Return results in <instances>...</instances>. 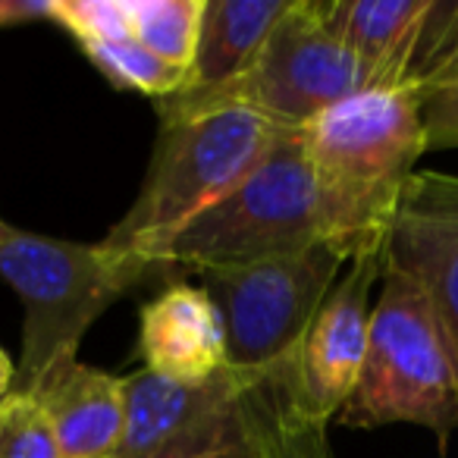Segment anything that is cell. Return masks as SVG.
Instances as JSON below:
<instances>
[{
    "label": "cell",
    "instance_id": "6da1fadb",
    "mask_svg": "<svg viewBox=\"0 0 458 458\" xmlns=\"http://www.w3.org/2000/svg\"><path fill=\"white\" fill-rule=\"evenodd\" d=\"M336 242L352 258L383 249V239L320 179L299 129H283L270 154L239 189L182 226L154 255L189 270L239 267Z\"/></svg>",
    "mask_w": 458,
    "mask_h": 458
},
{
    "label": "cell",
    "instance_id": "7a4b0ae2",
    "mask_svg": "<svg viewBox=\"0 0 458 458\" xmlns=\"http://www.w3.org/2000/svg\"><path fill=\"white\" fill-rule=\"evenodd\" d=\"M151 264L107 242H66L7 226L0 233V276L26 308L20 393H35L76 352L89 327L145 280Z\"/></svg>",
    "mask_w": 458,
    "mask_h": 458
},
{
    "label": "cell",
    "instance_id": "3957f363",
    "mask_svg": "<svg viewBox=\"0 0 458 458\" xmlns=\"http://www.w3.org/2000/svg\"><path fill=\"white\" fill-rule=\"evenodd\" d=\"M280 132L264 116L239 107L164 123L139 198L104 242L154 267L160 245L239 189Z\"/></svg>",
    "mask_w": 458,
    "mask_h": 458
},
{
    "label": "cell",
    "instance_id": "277c9868",
    "mask_svg": "<svg viewBox=\"0 0 458 458\" xmlns=\"http://www.w3.org/2000/svg\"><path fill=\"white\" fill-rule=\"evenodd\" d=\"M345 427L418 424L449 437L458 427V377L424 293L383 267L370 311L368 355L355 389L339 408Z\"/></svg>",
    "mask_w": 458,
    "mask_h": 458
},
{
    "label": "cell",
    "instance_id": "5b68a950",
    "mask_svg": "<svg viewBox=\"0 0 458 458\" xmlns=\"http://www.w3.org/2000/svg\"><path fill=\"white\" fill-rule=\"evenodd\" d=\"M364 89L358 57L327 29L314 0H293L242 72L208 91L160 98V123L216 110H251L280 129H301Z\"/></svg>",
    "mask_w": 458,
    "mask_h": 458
},
{
    "label": "cell",
    "instance_id": "8992f818",
    "mask_svg": "<svg viewBox=\"0 0 458 458\" xmlns=\"http://www.w3.org/2000/svg\"><path fill=\"white\" fill-rule=\"evenodd\" d=\"M299 132L320 179L386 239L414 164L430 151L418 85L358 89Z\"/></svg>",
    "mask_w": 458,
    "mask_h": 458
},
{
    "label": "cell",
    "instance_id": "52a82bcc",
    "mask_svg": "<svg viewBox=\"0 0 458 458\" xmlns=\"http://www.w3.org/2000/svg\"><path fill=\"white\" fill-rule=\"evenodd\" d=\"M286 370L173 383L151 370L126 377V433L116 458H270L267 418Z\"/></svg>",
    "mask_w": 458,
    "mask_h": 458
},
{
    "label": "cell",
    "instance_id": "ba28073f",
    "mask_svg": "<svg viewBox=\"0 0 458 458\" xmlns=\"http://www.w3.org/2000/svg\"><path fill=\"white\" fill-rule=\"evenodd\" d=\"M352 258L336 242L239 267L198 270L226 343V368L276 374L299 355L314 314Z\"/></svg>",
    "mask_w": 458,
    "mask_h": 458
},
{
    "label": "cell",
    "instance_id": "9c48e42d",
    "mask_svg": "<svg viewBox=\"0 0 458 458\" xmlns=\"http://www.w3.org/2000/svg\"><path fill=\"white\" fill-rule=\"evenodd\" d=\"M383 280L380 251L352 261L314 314L299 355L286 368L295 408L305 420L324 424L345 405L361 374L370 333V293Z\"/></svg>",
    "mask_w": 458,
    "mask_h": 458
},
{
    "label": "cell",
    "instance_id": "30bf717a",
    "mask_svg": "<svg viewBox=\"0 0 458 458\" xmlns=\"http://www.w3.org/2000/svg\"><path fill=\"white\" fill-rule=\"evenodd\" d=\"M383 267L424 293L458 377V176L414 173L383 239Z\"/></svg>",
    "mask_w": 458,
    "mask_h": 458
},
{
    "label": "cell",
    "instance_id": "8fae6325",
    "mask_svg": "<svg viewBox=\"0 0 458 458\" xmlns=\"http://www.w3.org/2000/svg\"><path fill=\"white\" fill-rule=\"evenodd\" d=\"M320 20L358 57L368 85L414 82L443 0H314Z\"/></svg>",
    "mask_w": 458,
    "mask_h": 458
},
{
    "label": "cell",
    "instance_id": "7c38bea8",
    "mask_svg": "<svg viewBox=\"0 0 458 458\" xmlns=\"http://www.w3.org/2000/svg\"><path fill=\"white\" fill-rule=\"evenodd\" d=\"M145 370L173 383H201L226 368V343L214 301L201 286L173 283L139 311Z\"/></svg>",
    "mask_w": 458,
    "mask_h": 458
},
{
    "label": "cell",
    "instance_id": "4fadbf2b",
    "mask_svg": "<svg viewBox=\"0 0 458 458\" xmlns=\"http://www.w3.org/2000/svg\"><path fill=\"white\" fill-rule=\"evenodd\" d=\"M32 395L51 418L60 458H116L126 433V377L66 361Z\"/></svg>",
    "mask_w": 458,
    "mask_h": 458
},
{
    "label": "cell",
    "instance_id": "5bb4252c",
    "mask_svg": "<svg viewBox=\"0 0 458 458\" xmlns=\"http://www.w3.org/2000/svg\"><path fill=\"white\" fill-rule=\"evenodd\" d=\"M293 0H208L182 91H208L242 72Z\"/></svg>",
    "mask_w": 458,
    "mask_h": 458
},
{
    "label": "cell",
    "instance_id": "9a60e30c",
    "mask_svg": "<svg viewBox=\"0 0 458 458\" xmlns=\"http://www.w3.org/2000/svg\"><path fill=\"white\" fill-rule=\"evenodd\" d=\"M414 85L424 98L430 148L458 145V0H443L437 32Z\"/></svg>",
    "mask_w": 458,
    "mask_h": 458
},
{
    "label": "cell",
    "instance_id": "2e32d148",
    "mask_svg": "<svg viewBox=\"0 0 458 458\" xmlns=\"http://www.w3.org/2000/svg\"><path fill=\"white\" fill-rule=\"evenodd\" d=\"M129 38L189 76L208 0H123Z\"/></svg>",
    "mask_w": 458,
    "mask_h": 458
},
{
    "label": "cell",
    "instance_id": "e0dca14e",
    "mask_svg": "<svg viewBox=\"0 0 458 458\" xmlns=\"http://www.w3.org/2000/svg\"><path fill=\"white\" fill-rule=\"evenodd\" d=\"M89 60L120 89H135L151 95L154 101L170 98L185 89V72L176 66L164 64L154 54H148L132 38H114V41H89L82 45Z\"/></svg>",
    "mask_w": 458,
    "mask_h": 458
},
{
    "label": "cell",
    "instance_id": "ac0fdd59",
    "mask_svg": "<svg viewBox=\"0 0 458 458\" xmlns=\"http://www.w3.org/2000/svg\"><path fill=\"white\" fill-rule=\"evenodd\" d=\"M0 458H60L51 418L38 395L13 389L0 399Z\"/></svg>",
    "mask_w": 458,
    "mask_h": 458
},
{
    "label": "cell",
    "instance_id": "d6986e66",
    "mask_svg": "<svg viewBox=\"0 0 458 458\" xmlns=\"http://www.w3.org/2000/svg\"><path fill=\"white\" fill-rule=\"evenodd\" d=\"M51 20L64 26L79 45L129 38L123 0H51Z\"/></svg>",
    "mask_w": 458,
    "mask_h": 458
},
{
    "label": "cell",
    "instance_id": "ffe728a7",
    "mask_svg": "<svg viewBox=\"0 0 458 458\" xmlns=\"http://www.w3.org/2000/svg\"><path fill=\"white\" fill-rule=\"evenodd\" d=\"M22 20H51V0H0V26Z\"/></svg>",
    "mask_w": 458,
    "mask_h": 458
},
{
    "label": "cell",
    "instance_id": "44dd1931",
    "mask_svg": "<svg viewBox=\"0 0 458 458\" xmlns=\"http://www.w3.org/2000/svg\"><path fill=\"white\" fill-rule=\"evenodd\" d=\"M13 386H16V364L7 352L0 349V399L13 393Z\"/></svg>",
    "mask_w": 458,
    "mask_h": 458
},
{
    "label": "cell",
    "instance_id": "7402d4cb",
    "mask_svg": "<svg viewBox=\"0 0 458 458\" xmlns=\"http://www.w3.org/2000/svg\"><path fill=\"white\" fill-rule=\"evenodd\" d=\"M7 226H10V223H7V220H0V233H4V229H7Z\"/></svg>",
    "mask_w": 458,
    "mask_h": 458
}]
</instances>
